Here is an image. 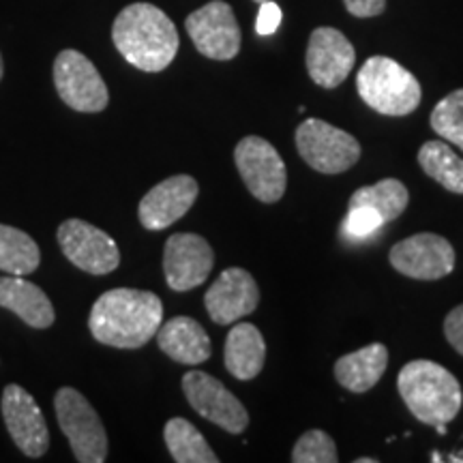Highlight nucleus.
<instances>
[{"mask_svg": "<svg viewBox=\"0 0 463 463\" xmlns=\"http://www.w3.org/2000/svg\"><path fill=\"white\" fill-rule=\"evenodd\" d=\"M164 320V303L146 289L114 288L103 292L89 316L90 335L118 350H137L155 337Z\"/></svg>", "mask_w": 463, "mask_h": 463, "instance_id": "obj_1", "label": "nucleus"}, {"mask_svg": "<svg viewBox=\"0 0 463 463\" xmlns=\"http://www.w3.org/2000/svg\"><path fill=\"white\" fill-rule=\"evenodd\" d=\"M112 42L129 65L146 73L170 67L181 45L174 22L150 3H133L116 15Z\"/></svg>", "mask_w": 463, "mask_h": 463, "instance_id": "obj_2", "label": "nucleus"}, {"mask_svg": "<svg viewBox=\"0 0 463 463\" xmlns=\"http://www.w3.org/2000/svg\"><path fill=\"white\" fill-rule=\"evenodd\" d=\"M397 389L416 420L447 433V425L459 414L463 392L449 369L433 361L408 363L397 375Z\"/></svg>", "mask_w": 463, "mask_h": 463, "instance_id": "obj_3", "label": "nucleus"}, {"mask_svg": "<svg viewBox=\"0 0 463 463\" xmlns=\"http://www.w3.org/2000/svg\"><path fill=\"white\" fill-rule=\"evenodd\" d=\"M356 89L369 108L384 116H408L420 106L419 80L389 56H372L356 75Z\"/></svg>", "mask_w": 463, "mask_h": 463, "instance_id": "obj_4", "label": "nucleus"}, {"mask_svg": "<svg viewBox=\"0 0 463 463\" xmlns=\"http://www.w3.org/2000/svg\"><path fill=\"white\" fill-rule=\"evenodd\" d=\"M54 408L58 425L71 444L80 463H103L108 459L106 427L82 392L65 386L56 392Z\"/></svg>", "mask_w": 463, "mask_h": 463, "instance_id": "obj_5", "label": "nucleus"}, {"mask_svg": "<svg viewBox=\"0 0 463 463\" xmlns=\"http://www.w3.org/2000/svg\"><path fill=\"white\" fill-rule=\"evenodd\" d=\"M298 155L320 174L347 172L361 159V144L354 136L320 118H307L297 129Z\"/></svg>", "mask_w": 463, "mask_h": 463, "instance_id": "obj_6", "label": "nucleus"}, {"mask_svg": "<svg viewBox=\"0 0 463 463\" xmlns=\"http://www.w3.org/2000/svg\"><path fill=\"white\" fill-rule=\"evenodd\" d=\"M234 164L253 198L275 204L288 187V170L277 148L260 136H247L236 144Z\"/></svg>", "mask_w": 463, "mask_h": 463, "instance_id": "obj_7", "label": "nucleus"}, {"mask_svg": "<svg viewBox=\"0 0 463 463\" xmlns=\"http://www.w3.org/2000/svg\"><path fill=\"white\" fill-rule=\"evenodd\" d=\"M54 84L65 106L75 112L97 114L109 103V92L101 73L78 50H62L56 56Z\"/></svg>", "mask_w": 463, "mask_h": 463, "instance_id": "obj_8", "label": "nucleus"}, {"mask_svg": "<svg viewBox=\"0 0 463 463\" xmlns=\"http://www.w3.org/2000/svg\"><path fill=\"white\" fill-rule=\"evenodd\" d=\"M58 245L65 258L80 270L90 275H108L118 269L120 249L108 232L84 222L67 219L56 232Z\"/></svg>", "mask_w": 463, "mask_h": 463, "instance_id": "obj_9", "label": "nucleus"}, {"mask_svg": "<svg viewBox=\"0 0 463 463\" xmlns=\"http://www.w3.org/2000/svg\"><path fill=\"white\" fill-rule=\"evenodd\" d=\"M191 42L211 61H232L241 52V26L234 9L223 0H211L184 20Z\"/></svg>", "mask_w": 463, "mask_h": 463, "instance_id": "obj_10", "label": "nucleus"}, {"mask_svg": "<svg viewBox=\"0 0 463 463\" xmlns=\"http://www.w3.org/2000/svg\"><path fill=\"white\" fill-rule=\"evenodd\" d=\"M389 260L397 273L410 279L436 281L453 273L455 249L444 236L422 232V234L399 241L391 249Z\"/></svg>", "mask_w": 463, "mask_h": 463, "instance_id": "obj_11", "label": "nucleus"}, {"mask_svg": "<svg viewBox=\"0 0 463 463\" xmlns=\"http://www.w3.org/2000/svg\"><path fill=\"white\" fill-rule=\"evenodd\" d=\"M183 392L191 408L202 419L222 427L223 431L239 436L247 430L249 414L239 399L225 389L213 375L204 372H189L183 375Z\"/></svg>", "mask_w": 463, "mask_h": 463, "instance_id": "obj_12", "label": "nucleus"}, {"mask_svg": "<svg viewBox=\"0 0 463 463\" xmlns=\"http://www.w3.org/2000/svg\"><path fill=\"white\" fill-rule=\"evenodd\" d=\"M0 410H3V419L11 439H14L15 447L22 453L26 457H33V459H39V457L48 453V422H45V416L42 408H39V403L34 402V397L24 386H5Z\"/></svg>", "mask_w": 463, "mask_h": 463, "instance_id": "obj_13", "label": "nucleus"}, {"mask_svg": "<svg viewBox=\"0 0 463 463\" xmlns=\"http://www.w3.org/2000/svg\"><path fill=\"white\" fill-rule=\"evenodd\" d=\"M215 266V251L200 234H172L165 242L164 273L167 286L176 292L202 286Z\"/></svg>", "mask_w": 463, "mask_h": 463, "instance_id": "obj_14", "label": "nucleus"}, {"mask_svg": "<svg viewBox=\"0 0 463 463\" xmlns=\"http://www.w3.org/2000/svg\"><path fill=\"white\" fill-rule=\"evenodd\" d=\"M356 61L354 45L337 28L320 26L311 33L307 45V71L320 89H337L352 73Z\"/></svg>", "mask_w": 463, "mask_h": 463, "instance_id": "obj_15", "label": "nucleus"}, {"mask_svg": "<svg viewBox=\"0 0 463 463\" xmlns=\"http://www.w3.org/2000/svg\"><path fill=\"white\" fill-rule=\"evenodd\" d=\"M198 181L187 174L165 178L144 195L137 208L140 223L150 232L170 228L178 219H183L198 200Z\"/></svg>", "mask_w": 463, "mask_h": 463, "instance_id": "obj_16", "label": "nucleus"}, {"mask_svg": "<svg viewBox=\"0 0 463 463\" xmlns=\"http://www.w3.org/2000/svg\"><path fill=\"white\" fill-rule=\"evenodd\" d=\"M258 303V283L245 269L223 270L204 297L208 316L222 326H228V324H234L241 317L253 314Z\"/></svg>", "mask_w": 463, "mask_h": 463, "instance_id": "obj_17", "label": "nucleus"}, {"mask_svg": "<svg viewBox=\"0 0 463 463\" xmlns=\"http://www.w3.org/2000/svg\"><path fill=\"white\" fill-rule=\"evenodd\" d=\"M161 352L181 364H202L213 354V344L204 326L187 316H176L161 324L157 335Z\"/></svg>", "mask_w": 463, "mask_h": 463, "instance_id": "obj_18", "label": "nucleus"}, {"mask_svg": "<svg viewBox=\"0 0 463 463\" xmlns=\"http://www.w3.org/2000/svg\"><path fill=\"white\" fill-rule=\"evenodd\" d=\"M0 307L14 311L22 322L33 328H50L56 320L52 300L42 288L22 279L20 275L0 277Z\"/></svg>", "mask_w": 463, "mask_h": 463, "instance_id": "obj_19", "label": "nucleus"}, {"mask_svg": "<svg viewBox=\"0 0 463 463\" xmlns=\"http://www.w3.org/2000/svg\"><path fill=\"white\" fill-rule=\"evenodd\" d=\"M223 361L236 380H253L262 372L266 361V344L262 333L253 324L241 322L232 326L225 339Z\"/></svg>", "mask_w": 463, "mask_h": 463, "instance_id": "obj_20", "label": "nucleus"}, {"mask_svg": "<svg viewBox=\"0 0 463 463\" xmlns=\"http://www.w3.org/2000/svg\"><path fill=\"white\" fill-rule=\"evenodd\" d=\"M389 367V350L382 344L364 345L335 363V378L350 392H367L382 380Z\"/></svg>", "mask_w": 463, "mask_h": 463, "instance_id": "obj_21", "label": "nucleus"}, {"mask_svg": "<svg viewBox=\"0 0 463 463\" xmlns=\"http://www.w3.org/2000/svg\"><path fill=\"white\" fill-rule=\"evenodd\" d=\"M419 164L427 176L450 194L463 195V159L447 140L425 142L419 150Z\"/></svg>", "mask_w": 463, "mask_h": 463, "instance_id": "obj_22", "label": "nucleus"}, {"mask_svg": "<svg viewBox=\"0 0 463 463\" xmlns=\"http://www.w3.org/2000/svg\"><path fill=\"white\" fill-rule=\"evenodd\" d=\"M42 264V251L26 232L0 223V270L7 275H31Z\"/></svg>", "mask_w": 463, "mask_h": 463, "instance_id": "obj_23", "label": "nucleus"}, {"mask_svg": "<svg viewBox=\"0 0 463 463\" xmlns=\"http://www.w3.org/2000/svg\"><path fill=\"white\" fill-rule=\"evenodd\" d=\"M165 447L176 463H217L219 457L204 436L184 419H170L164 430Z\"/></svg>", "mask_w": 463, "mask_h": 463, "instance_id": "obj_24", "label": "nucleus"}, {"mask_svg": "<svg viewBox=\"0 0 463 463\" xmlns=\"http://www.w3.org/2000/svg\"><path fill=\"white\" fill-rule=\"evenodd\" d=\"M410 194L408 187L397 178H384V181L372 184V187H361L352 194L350 206H367L378 213L382 222H395L399 215L408 208Z\"/></svg>", "mask_w": 463, "mask_h": 463, "instance_id": "obj_25", "label": "nucleus"}, {"mask_svg": "<svg viewBox=\"0 0 463 463\" xmlns=\"http://www.w3.org/2000/svg\"><path fill=\"white\" fill-rule=\"evenodd\" d=\"M430 123L442 140L463 150V89L453 90L433 108Z\"/></svg>", "mask_w": 463, "mask_h": 463, "instance_id": "obj_26", "label": "nucleus"}, {"mask_svg": "<svg viewBox=\"0 0 463 463\" xmlns=\"http://www.w3.org/2000/svg\"><path fill=\"white\" fill-rule=\"evenodd\" d=\"M294 463H337V447L326 431L311 430L298 438L292 450Z\"/></svg>", "mask_w": 463, "mask_h": 463, "instance_id": "obj_27", "label": "nucleus"}, {"mask_svg": "<svg viewBox=\"0 0 463 463\" xmlns=\"http://www.w3.org/2000/svg\"><path fill=\"white\" fill-rule=\"evenodd\" d=\"M382 225H384V222H382V217L375 211H372V208L350 206L345 222L341 225V232L350 241H364L369 236H373Z\"/></svg>", "mask_w": 463, "mask_h": 463, "instance_id": "obj_28", "label": "nucleus"}, {"mask_svg": "<svg viewBox=\"0 0 463 463\" xmlns=\"http://www.w3.org/2000/svg\"><path fill=\"white\" fill-rule=\"evenodd\" d=\"M281 9L275 0H269V3L260 5V14H258V22H256V33L262 34V37H269L273 34L277 28L281 24Z\"/></svg>", "mask_w": 463, "mask_h": 463, "instance_id": "obj_29", "label": "nucleus"}, {"mask_svg": "<svg viewBox=\"0 0 463 463\" xmlns=\"http://www.w3.org/2000/svg\"><path fill=\"white\" fill-rule=\"evenodd\" d=\"M444 335H447L449 344L463 356V305L455 307L447 316V320H444Z\"/></svg>", "mask_w": 463, "mask_h": 463, "instance_id": "obj_30", "label": "nucleus"}, {"mask_svg": "<svg viewBox=\"0 0 463 463\" xmlns=\"http://www.w3.org/2000/svg\"><path fill=\"white\" fill-rule=\"evenodd\" d=\"M347 14L354 17H375L386 9V0H344Z\"/></svg>", "mask_w": 463, "mask_h": 463, "instance_id": "obj_31", "label": "nucleus"}, {"mask_svg": "<svg viewBox=\"0 0 463 463\" xmlns=\"http://www.w3.org/2000/svg\"><path fill=\"white\" fill-rule=\"evenodd\" d=\"M449 461H463V450H461V453H457V455H450Z\"/></svg>", "mask_w": 463, "mask_h": 463, "instance_id": "obj_32", "label": "nucleus"}, {"mask_svg": "<svg viewBox=\"0 0 463 463\" xmlns=\"http://www.w3.org/2000/svg\"><path fill=\"white\" fill-rule=\"evenodd\" d=\"M375 461H378V459H364V457H363V459H356V463H375Z\"/></svg>", "mask_w": 463, "mask_h": 463, "instance_id": "obj_33", "label": "nucleus"}, {"mask_svg": "<svg viewBox=\"0 0 463 463\" xmlns=\"http://www.w3.org/2000/svg\"><path fill=\"white\" fill-rule=\"evenodd\" d=\"M3 71H5V67H3V56H0V80H3Z\"/></svg>", "mask_w": 463, "mask_h": 463, "instance_id": "obj_34", "label": "nucleus"}, {"mask_svg": "<svg viewBox=\"0 0 463 463\" xmlns=\"http://www.w3.org/2000/svg\"><path fill=\"white\" fill-rule=\"evenodd\" d=\"M253 3H258V5H262V3H269V0H253Z\"/></svg>", "mask_w": 463, "mask_h": 463, "instance_id": "obj_35", "label": "nucleus"}]
</instances>
